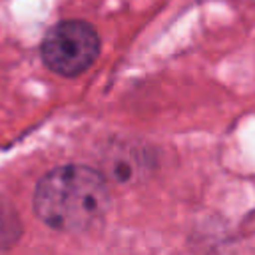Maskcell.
Instances as JSON below:
<instances>
[{"mask_svg":"<svg viewBox=\"0 0 255 255\" xmlns=\"http://www.w3.org/2000/svg\"><path fill=\"white\" fill-rule=\"evenodd\" d=\"M110 203L104 175L86 165H62L46 173L34 193L36 215L52 229L78 233L96 225Z\"/></svg>","mask_w":255,"mask_h":255,"instance_id":"obj_1","label":"cell"},{"mask_svg":"<svg viewBox=\"0 0 255 255\" xmlns=\"http://www.w3.org/2000/svg\"><path fill=\"white\" fill-rule=\"evenodd\" d=\"M100 52L98 32L80 20H66L50 28L42 42V58L60 76H78L92 66Z\"/></svg>","mask_w":255,"mask_h":255,"instance_id":"obj_2","label":"cell"}]
</instances>
